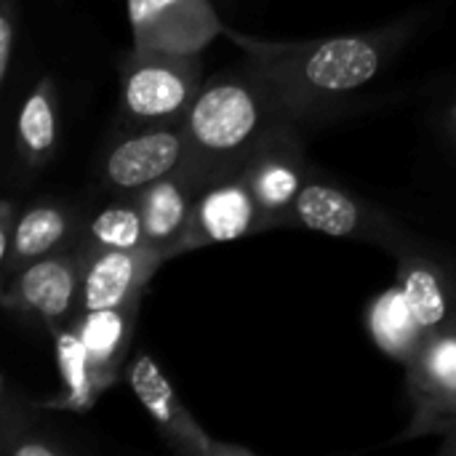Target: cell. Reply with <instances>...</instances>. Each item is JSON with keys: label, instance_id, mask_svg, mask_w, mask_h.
I'll return each mask as SVG.
<instances>
[{"label": "cell", "instance_id": "6da1fadb", "mask_svg": "<svg viewBox=\"0 0 456 456\" xmlns=\"http://www.w3.org/2000/svg\"><path fill=\"white\" fill-rule=\"evenodd\" d=\"M224 32L246 51V64L270 83L299 120L321 104L369 86L401 51L411 24L398 21L374 32L278 43L227 27Z\"/></svg>", "mask_w": 456, "mask_h": 456}, {"label": "cell", "instance_id": "7a4b0ae2", "mask_svg": "<svg viewBox=\"0 0 456 456\" xmlns=\"http://www.w3.org/2000/svg\"><path fill=\"white\" fill-rule=\"evenodd\" d=\"M182 123L195 166L214 176L240 168L273 131L299 120L270 83L246 64L206 77Z\"/></svg>", "mask_w": 456, "mask_h": 456}, {"label": "cell", "instance_id": "3957f363", "mask_svg": "<svg viewBox=\"0 0 456 456\" xmlns=\"http://www.w3.org/2000/svg\"><path fill=\"white\" fill-rule=\"evenodd\" d=\"M200 53L126 51L120 59V107L128 128L179 123L203 86Z\"/></svg>", "mask_w": 456, "mask_h": 456}, {"label": "cell", "instance_id": "277c9868", "mask_svg": "<svg viewBox=\"0 0 456 456\" xmlns=\"http://www.w3.org/2000/svg\"><path fill=\"white\" fill-rule=\"evenodd\" d=\"M187 166H195V155L182 120L139 126L102 152L99 182L112 192H136Z\"/></svg>", "mask_w": 456, "mask_h": 456}, {"label": "cell", "instance_id": "5b68a950", "mask_svg": "<svg viewBox=\"0 0 456 456\" xmlns=\"http://www.w3.org/2000/svg\"><path fill=\"white\" fill-rule=\"evenodd\" d=\"M289 227H302V230L323 232L331 238L369 240V243L385 246L395 256L406 246H411L406 240V232L390 216H385L371 203L355 198L353 192H347L315 174L302 187V192L291 208Z\"/></svg>", "mask_w": 456, "mask_h": 456}, {"label": "cell", "instance_id": "8992f818", "mask_svg": "<svg viewBox=\"0 0 456 456\" xmlns=\"http://www.w3.org/2000/svg\"><path fill=\"white\" fill-rule=\"evenodd\" d=\"M80 283L83 259L69 246L13 273L3 286L0 302L11 315L35 318L48 329L56 323H69L80 313Z\"/></svg>", "mask_w": 456, "mask_h": 456}, {"label": "cell", "instance_id": "52a82bcc", "mask_svg": "<svg viewBox=\"0 0 456 456\" xmlns=\"http://www.w3.org/2000/svg\"><path fill=\"white\" fill-rule=\"evenodd\" d=\"M240 174L262 208L267 230L289 227L291 208L313 176L297 123H286L273 131L246 158Z\"/></svg>", "mask_w": 456, "mask_h": 456}, {"label": "cell", "instance_id": "ba28073f", "mask_svg": "<svg viewBox=\"0 0 456 456\" xmlns=\"http://www.w3.org/2000/svg\"><path fill=\"white\" fill-rule=\"evenodd\" d=\"M126 379L171 452L182 456H254L251 449L214 441L179 401L174 385L163 377L152 355L136 353L126 369Z\"/></svg>", "mask_w": 456, "mask_h": 456}, {"label": "cell", "instance_id": "9c48e42d", "mask_svg": "<svg viewBox=\"0 0 456 456\" xmlns=\"http://www.w3.org/2000/svg\"><path fill=\"white\" fill-rule=\"evenodd\" d=\"M131 48L203 53L224 32L211 0H126Z\"/></svg>", "mask_w": 456, "mask_h": 456}, {"label": "cell", "instance_id": "30bf717a", "mask_svg": "<svg viewBox=\"0 0 456 456\" xmlns=\"http://www.w3.org/2000/svg\"><path fill=\"white\" fill-rule=\"evenodd\" d=\"M267 222L262 208L246 184L240 168L208 176L195 198L192 222L179 243V254L203 246L232 243L256 232H265Z\"/></svg>", "mask_w": 456, "mask_h": 456}, {"label": "cell", "instance_id": "8fae6325", "mask_svg": "<svg viewBox=\"0 0 456 456\" xmlns=\"http://www.w3.org/2000/svg\"><path fill=\"white\" fill-rule=\"evenodd\" d=\"M406 371L414 417L403 438L444 436L456 428V334L428 339Z\"/></svg>", "mask_w": 456, "mask_h": 456}, {"label": "cell", "instance_id": "7c38bea8", "mask_svg": "<svg viewBox=\"0 0 456 456\" xmlns=\"http://www.w3.org/2000/svg\"><path fill=\"white\" fill-rule=\"evenodd\" d=\"M166 254L158 248H120L102 251L83 262L80 313L139 305L152 275L166 265Z\"/></svg>", "mask_w": 456, "mask_h": 456}, {"label": "cell", "instance_id": "4fadbf2b", "mask_svg": "<svg viewBox=\"0 0 456 456\" xmlns=\"http://www.w3.org/2000/svg\"><path fill=\"white\" fill-rule=\"evenodd\" d=\"M206 179L208 176L198 166H187L131 192L142 211L147 243L166 254V259L179 256V243L192 222L195 198Z\"/></svg>", "mask_w": 456, "mask_h": 456}, {"label": "cell", "instance_id": "5bb4252c", "mask_svg": "<svg viewBox=\"0 0 456 456\" xmlns=\"http://www.w3.org/2000/svg\"><path fill=\"white\" fill-rule=\"evenodd\" d=\"M398 286L422 326L433 337L456 334V278L449 265L438 262L417 246H406L398 256Z\"/></svg>", "mask_w": 456, "mask_h": 456}, {"label": "cell", "instance_id": "9a60e30c", "mask_svg": "<svg viewBox=\"0 0 456 456\" xmlns=\"http://www.w3.org/2000/svg\"><path fill=\"white\" fill-rule=\"evenodd\" d=\"M136 315L139 305H123L104 310H83L69 321L88 350L91 369L102 393H107L126 371Z\"/></svg>", "mask_w": 456, "mask_h": 456}, {"label": "cell", "instance_id": "2e32d148", "mask_svg": "<svg viewBox=\"0 0 456 456\" xmlns=\"http://www.w3.org/2000/svg\"><path fill=\"white\" fill-rule=\"evenodd\" d=\"M77 227H80V216L69 206L56 200H43L19 211L11 248L0 259L3 281H8L24 265L45 254L69 248L77 235Z\"/></svg>", "mask_w": 456, "mask_h": 456}, {"label": "cell", "instance_id": "e0dca14e", "mask_svg": "<svg viewBox=\"0 0 456 456\" xmlns=\"http://www.w3.org/2000/svg\"><path fill=\"white\" fill-rule=\"evenodd\" d=\"M48 334L53 337V353H56V369L61 379V390L53 398L35 401L40 411H91V406L99 401L102 387L96 385L88 350L75 331L72 323H56L48 326Z\"/></svg>", "mask_w": 456, "mask_h": 456}, {"label": "cell", "instance_id": "ac0fdd59", "mask_svg": "<svg viewBox=\"0 0 456 456\" xmlns=\"http://www.w3.org/2000/svg\"><path fill=\"white\" fill-rule=\"evenodd\" d=\"M144 246H150L144 222L131 192H118L115 200H107L91 216L80 219L77 235L72 240V248L83 262L102 251L144 248Z\"/></svg>", "mask_w": 456, "mask_h": 456}, {"label": "cell", "instance_id": "d6986e66", "mask_svg": "<svg viewBox=\"0 0 456 456\" xmlns=\"http://www.w3.org/2000/svg\"><path fill=\"white\" fill-rule=\"evenodd\" d=\"M13 144L27 168H43L53 160L59 144V99L51 77H40L21 102Z\"/></svg>", "mask_w": 456, "mask_h": 456}, {"label": "cell", "instance_id": "ffe728a7", "mask_svg": "<svg viewBox=\"0 0 456 456\" xmlns=\"http://www.w3.org/2000/svg\"><path fill=\"white\" fill-rule=\"evenodd\" d=\"M37 406L13 395L3 377V406H0V452L8 456H69L75 446L59 438L37 417Z\"/></svg>", "mask_w": 456, "mask_h": 456}, {"label": "cell", "instance_id": "44dd1931", "mask_svg": "<svg viewBox=\"0 0 456 456\" xmlns=\"http://www.w3.org/2000/svg\"><path fill=\"white\" fill-rule=\"evenodd\" d=\"M366 321H369V331H371V339L377 342V347L382 353H387L390 358L401 361L403 366H409L430 339L422 331V326L417 323V318L403 297V289L398 283L371 302Z\"/></svg>", "mask_w": 456, "mask_h": 456}, {"label": "cell", "instance_id": "7402d4cb", "mask_svg": "<svg viewBox=\"0 0 456 456\" xmlns=\"http://www.w3.org/2000/svg\"><path fill=\"white\" fill-rule=\"evenodd\" d=\"M19 35V8L16 0H0V83L11 75V61Z\"/></svg>", "mask_w": 456, "mask_h": 456}, {"label": "cell", "instance_id": "603a6c76", "mask_svg": "<svg viewBox=\"0 0 456 456\" xmlns=\"http://www.w3.org/2000/svg\"><path fill=\"white\" fill-rule=\"evenodd\" d=\"M16 219H19V214H16L13 200H11V198L0 200V259H3V256L8 254V248H11L13 230H16Z\"/></svg>", "mask_w": 456, "mask_h": 456}, {"label": "cell", "instance_id": "cb8c5ba5", "mask_svg": "<svg viewBox=\"0 0 456 456\" xmlns=\"http://www.w3.org/2000/svg\"><path fill=\"white\" fill-rule=\"evenodd\" d=\"M438 452H441V454L456 456V428H452L449 433H444V444H441Z\"/></svg>", "mask_w": 456, "mask_h": 456}, {"label": "cell", "instance_id": "d4e9b609", "mask_svg": "<svg viewBox=\"0 0 456 456\" xmlns=\"http://www.w3.org/2000/svg\"><path fill=\"white\" fill-rule=\"evenodd\" d=\"M446 120H449V131H452V136H454V142H456V99H454V104L449 107V115H446Z\"/></svg>", "mask_w": 456, "mask_h": 456}]
</instances>
